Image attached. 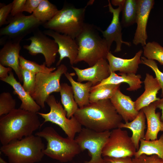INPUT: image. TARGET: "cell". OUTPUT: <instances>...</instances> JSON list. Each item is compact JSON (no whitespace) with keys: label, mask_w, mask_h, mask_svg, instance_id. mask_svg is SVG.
Returning a JSON list of instances; mask_svg holds the SVG:
<instances>
[{"label":"cell","mask_w":163,"mask_h":163,"mask_svg":"<svg viewBox=\"0 0 163 163\" xmlns=\"http://www.w3.org/2000/svg\"><path fill=\"white\" fill-rule=\"evenodd\" d=\"M74 116L82 126L99 132L118 128L123 120L110 99L78 108Z\"/></svg>","instance_id":"cell-1"},{"label":"cell","mask_w":163,"mask_h":163,"mask_svg":"<svg viewBox=\"0 0 163 163\" xmlns=\"http://www.w3.org/2000/svg\"><path fill=\"white\" fill-rule=\"evenodd\" d=\"M37 113L19 108L1 117L0 141L2 145L33 135L41 127Z\"/></svg>","instance_id":"cell-2"},{"label":"cell","mask_w":163,"mask_h":163,"mask_svg":"<svg viewBox=\"0 0 163 163\" xmlns=\"http://www.w3.org/2000/svg\"><path fill=\"white\" fill-rule=\"evenodd\" d=\"M99 29L93 24L85 23L75 39L78 52L75 64L83 61L91 67L101 59H107L110 50L105 39L99 35Z\"/></svg>","instance_id":"cell-3"},{"label":"cell","mask_w":163,"mask_h":163,"mask_svg":"<svg viewBox=\"0 0 163 163\" xmlns=\"http://www.w3.org/2000/svg\"><path fill=\"white\" fill-rule=\"evenodd\" d=\"M45 149L41 138L32 135L2 145L0 150L9 163H35L41 161Z\"/></svg>","instance_id":"cell-4"},{"label":"cell","mask_w":163,"mask_h":163,"mask_svg":"<svg viewBox=\"0 0 163 163\" xmlns=\"http://www.w3.org/2000/svg\"><path fill=\"white\" fill-rule=\"evenodd\" d=\"M35 135L45 139L46 148L43 151L45 155L62 163L71 161L82 151L75 139L64 138L51 126L44 128Z\"/></svg>","instance_id":"cell-5"},{"label":"cell","mask_w":163,"mask_h":163,"mask_svg":"<svg viewBox=\"0 0 163 163\" xmlns=\"http://www.w3.org/2000/svg\"><path fill=\"white\" fill-rule=\"evenodd\" d=\"M86 7L76 8L66 4L49 21L43 23L44 28L68 35L75 39L82 30L85 23Z\"/></svg>","instance_id":"cell-6"},{"label":"cell","mask_w":163,"mask_h":163,"mask_svg":"<svg viewBox=\"0 0 163 163\" xmlns=\"http://www.w3.org/2000/svg\"><path fill=\"white\" fill-rule=\"evenodd\" d=\"M46 103L50 107V111L47 113H37L44 119L41 127L46 122H51L59 126L68 137L75 139L76 134L81 131L82 126L74 116L70 119L67 117L66 111L54 95H50L46 99Z\"/></svg>","instance_id":"cell-7"},{"label":"cell","mask_w":163,"mask_h":163,"mask_svg":"<svg viewBox=\"0 0 163 163\" xmlns=\"http://www.w3.org/2000/svg\"><path fill=\"white\" fill-rule=\"evenodd\" d=\"M67 69L66 66L61 64L50 73L36 74L34 90L31 96L41 108H45L46 100L51 93L60 92L61 77L67 72Z\"/></svg>","instance_id":"cell-8"},{"label":"cell","mask_w":163,"mask_h":163,"mask_svg":"<svg viewBox=\"0 0 163 163\" xmlns=\"http://www.w3.org/2000/svg\"><path fill=\"white\" fill-rule=\"evenodd\" d=\"M110 133V131L99 132L85 127L82 128L75 139L81 151L88 150L90 155V160L84 163H104L102 150Z\"/></svg>","instance_id":"cell-9"},{"label":"cell","mask_w":163,"mask_h":163,"mask_svg":"<svg viewBox=\"0 0 163 163\" xmlns=\"http://www.w3.org/2000/svg\"><path fill=\"white\" fill-rule=\"evenodd\" d=\"M136 149L128 132L120 128L110 131L102 150V157L116 158L134 156Z\"/></svg>","instance_id":"cell-10"},{"label":"cell","mask_w":163,"mask_h":163,"mask_svg":"<svg viewBox=\"0 0 163 163\" xmlns=\"http://www.w3.org/2000/svg\"><path fill=\"white\" fill-rule=\"evenodd\" d=\"M8 22V25L0 29V36L20 41L27 35L37 30L43 24L32 14L26 16L22 13L12 17Z\"/></svg>","instance_id":"cell-11"},{"label":"cell","mask_w":163,"mask_h":163,"mask_svg":"<svg viewBox=\"0 0 163 163\" xmlns=\"http://www.w3.org/2000/svg\"><path fill=\"white\" fill-rule=\"evenodd\" d=\"M27 40H30L31 43L29 45H24V48L32 56L42 54L46 66L51 67L56 61V54L58 52V46L55 40L39 30L35 31L33 35Z\"/></svg>","instance_id":"cell-12"},{"label":"cell","mask_w":163,"mask_h":163,"mask_svg":"<svg viewBox=\"0 0 163 163\" xmlns=\"http://www.w3.org/2000/svg\"><path fill=\"white\" fill-rule=\"evenodd\" d=\"M109 11L112 14L113 17L110 24L104 31L100 28V31L102 33L103 38L106 41L109 49L110 50L113 41L116 43V48L114 52H118L121 50V46L123 43L129 46L130 43L124 41L122 39V26L119 20L120 13L122 11V6L117 8H114L110 0H108Z\"/></svg>","instance_id":"cell-13"},{"label":"cell","mask_w":163,"mask_h":163,"mask_svg":"<svg viewBox=\"0 0 163 163\" xmlns=\"http://www.w3.org/2000/svg\"><path fill=\"white\" fill-rule=\"evenodd\" d=\"M43 32L52 37L58 45L59 58L56 66H59L62 60L66 57L69 58L71 65L75 64L78 52V46L75 39L51 30L47 29Z\"/></svg>","instance_id":"cell-14"},{"label":"cell","mask_w":163,"mask_h":163,"mask_svg":"<svg viewBox=\"0 0 163 163\" xmlns=\"http://www.w3.org/2000/svg\"><path fill=\"white\" fill-rule=\"evenodd\" d=\"M137 13L136 19L137 27L133 42L137 45L144 46L146 44L148 38L146 27L148 21L155 2L153 0H137Z\"/></svg>","instance_id":"cell-15"},{"label":"cell","mask_w":163,"mask_h":163,"mask_svg":"<svg viewBox=\"0 0 163 163\" xmlns=\"http://www.w3.org/2000/svg\"><path fill=\"white\" fill-rule=\"evenodd\" d=\"M77 76V81L91 82L94 86L108 77L110 74L109 64L106 59L99 60L93 66L81 69L72 66Z\"/></svg>","instance_id":"cell-16"},{"label":"cell","mask_w":163,"mask_h":163,"mask_svg":"<svg viewBox=\"0 0 163 163\" xmlns=\"http://www.w3.org/2000/svg\"><path fill=\"white\" fill-rule=\"evenodd\" d=\"M20 41L9 40L0 50V64L11 68L21 82L23 81L19 62V53L21 46Z\"/></svg>","instance_id":"cell-17"},{"label":"cell","mask_w":163,"mask_h":163,"mask_svg":"<svg viewBox=\"0 0 163 163\" xmlns=\"http://www.w3.org/2000/svg\"><path fill=\"white\" fill-rule=\"evenodd\" d=\"M143 51L140 50L132 58L124 59L114 56L110 52L107 57L110 73L119 71L125 74H136L139 65L142 63L141 56Z\"/></svg>","instance_id":"cell-18"},{"label":"cell","mask_w":163,"mask_h":163,"mask_svg":"<svg viewBox=\"0 0 163 163\" xmlns=\"http://www.w3.org/2000/svg\"><path fill=\"white\" fill-rule=\"evenodd\" d=\"M117 112L125 123L133 120L138 115L135 102L129 96L123 94L119 88L110 99Z\"/></svg>","instance_id":"cell-19"},{"label":"cell","mask_w":163,"mask_h":163,"mask_svg":"<svg viewBox=\"0 0 163 163\" xmlns=\"http://www.w3.org/2000/svg\"><path fill=\"white\" fill-rule=\"evenodd\" d=\"M144 82L145 91L134 101L135 108L138 111L160 99L157 97L158 91L161 89L157 79L147 73Z\"/></svg>","instance_id":"cell-20"},{"label":"cell","mask_w":163,"mask_h":163,"mask_svg":"<svg viewBox=\"0 0 163 163\" xmlns=\"http://www.w3.org/2000/svg\"><path fill=\"white\" fill-rule=\"evenodd\" d=\"M9 74L7 78L0 80L12 87L13 94H16L21 101L20 108L32 112H38L41 107L37 103L30 94L24 89L20 82L15 78L13 72L11 71Z\"/></svg>","instance_id":"cell-21"},{"label":"cell","mask_w":163,"mask_h":163,"mask_svg":"<svg viewBox=\"0 0 163 163\" xmlns=\"http://www.w3.org/2000/svg\"><path fill=\"white\" fill-rule=\"evenodd\" d=\"M155 102L142 108L147 122V129L144 139L147 141L157 139L159 132H163V121L161 119V113L156 112Z\"/></svg>","instance_id":"cell-22"},{"label":"cell","mask_w":163,"mask_h":163,"mask_svg":"<svg viewBox=\"0 0 163 163\" xmlns=\"http://www.w3.org/2000/svg\"><path fill=\"white\" fill-rule=\"evenodd\" d=\"M141 76L140 75L135 74H125L119 73L117 74L114 72H111L109 76L102 80L96 85L92 86L90 90L101 86L107 84H119L122 83H126L129 85L126 90L129 91H135L140 88L141 84L143 82L141 80Z\"/></svg>","instance_id":"cell-23"},{"label":"cell","mask_w":163,"mask_h":163,"mask_svg":"<svg viewBox=\"0 0 163 163\" xmlns=\"http://www.w3.org/2000/svg\"><path fill=\"white\" fill-rule=\"evenodd\" d=\"M145 120V114L141 110L133 120L125 123L122 122L118 127L121 129L128 128L131 130L132 132L131 139L137 150L139 147L140 139H144L145 136V129L146 128Z\"/></svg>","instance_id":"cell-24"},{"label":"cell","mask_w":163,"mask_h":163,"mask_svg":"<svg viewBox=\"0 0 163 163\" xmlns=\"http://www.w3.org/2000/svg\"><path fill=\"white\" fill-rule=\"evenodd\" d=\"M74 74L67 72L64 75L71 85L75 100L80 108L90 103V91L93 84L90 82L82 83L75 81L72 78Z\"/></svg>","instance_id":"cell-25"},{"label":"cell","mask_w":163,"mask_h":163,"mask_svg":"<svg viewBox=\"0 0 163 163\" xmlns=\"http://www.w3.org/2000/svg\"><path fill=\"white\" fill-rule=\"evenodd\" d=\"M59 92L62 104L66 112L67 117L70 119L74 116L78 108L74 98L72 87L67 83H61Z\"/></svg>","instance_id":"cell-26"},{"label":"cell","mask_w":163,"mask_h":163,"mask_svg":"<svg viewBox=\"0 0 163 163\" xmlns=\"http://www.w3.org/2000/svg\"><path fill=\"white\" fill-rule=\"evenodd\" d=\"M139 147L134 157H138L142 154L147 155H156L163 159V133L158 139L147 141L142 139Z\"/></svg>","instance_id":"cell-27"},{"label":"cell","mask_w":163,"mask_h":163,"mask_svg":"<svg viewBox=\"0 0 163 163\" xmlns=\"http://www.w3.org/2000/svg\"><path fill=\"white\" fill-rule=\"evenodd\" d=\"M58 11L57 7L48 0H42L32 14L43 24L52 19Z\"/></svg>","instance_id":"cell-28"},{"label":"cell","mask_w":163,"mask_h":163,"mask_svg":"<svg viewBox=\"0 0 163 163\" xmlns=\"http://www.w3.org/2000/svg\"><path fill=\"white\" fill-rule=\"evenodd\" d=\"M120 85L107 84L90 90V103L110 99L116 91L120 88Z\"/></svg>","instance_id":"cell-29"},{"label":"cell","mask_w":163,"mask_h":163,"mask_svg":"<svg viewBox=\"0 0 163 163\" xmlns=\"http://www.w3.org/2000/svg\"><path fill=\"white\" fill-rule=\"evenodd\" d=\"M137 9V0H125L122 10V26L127 27L136 23Z\"/></svg>","instance_id":"cell-30"},{"label":"cell","mask_w":163,"mask_h":163,"mask_svg":"<svg viewBox=\"0 0 163 163\" xmlns=\"http://www.w3.org/2000/svg\"><path fill=\"white\" fill-rule=\"evenodd\" d=\"M144 57L148 59L157 60L163 65V47L158 43L149 42L143 46Z\"/></svg>","instance_id":"cell-31"},{"label":"cell","mask_w":163,"mask_h":163,"mask_svg":"<svg viewBox=\"0 0 163 163\" xmlns=\"http://www.w3.org/2000/svg\"><path fill=\"white\" fill-rule=\"evenodd\" d=\"M19 59L21 68L36 74L39 73H50L56 69L55 67H48L45 62L39 65L35 62L27 60L21 56Z\"/></svg>","instance_id":"cell-32"},{"label":"cell","mask_w":163,"mask_h":163,"mask_svg":"<svg viewBox=\"0 0 163 163\" xmlns=\"http://www.w3.org/2000/svg\"><path fill=\"white\" fill-rule=\"evenodd\" d=\"M16 101L8 92L0 94V116L7 114L15 109Z\"/></svg>","instance_id":"cell-33"},{"label":"cell","mask_w":163,"mask_h":163,"mask_svg":"<svg viewBox=\"0 0 163 163\" xmlns=\"http://www.w3.org/2000/svg\"><path fill=\"white\" fill-rule=\"evenodd\" d=\"M21 70L23 79V87L31 95L34 90L36 74L21 67Z\"/></svg>","instance_id":"cell-34"},{"label":"cell","mask_w":163,"mask_h":163,"mask_svg":"<svg viewBox=\"0 0 163 163\" xmlns=\"http://www.w3.org/2000/svg\"><path fill=\"white\" fill-rule=\"evenodd\" d=\"M142 63L148 66L153 71L155 75V78L159 82L161 90V94L163 93V73L158 69L157 64L154 60L148 59L144 56L141 57Z\"/></svg>","instance_id":"cell-35"},{"label":"cell","mask_w":163,"mask_h":163,"mask_svg":"<svg viewBox=\"0 0 163 163\" xmlns=\"http://www.w3.org/2000/svg\"><path fill=\"white\" fill-rule=\"evenodd\" d=\"M133 163H163V159L156 155L142 154L132 158Z\"/></svg>","instance_id":"cell-36"},{"label":"cell","mask_w":163,"mask_h":163,"mask_svg":"<svg viewBox=\"0 0 163 163\" xmlns=\"http://www.w3.org/2000/svg\"><path fill=\"white\" fill-rule=\"evenodd\" d=\"M12 6V3L3 5L0 8V27L9 23L7 20L11 13Z\"/></svg>","instance_id":"cell-37"},{"label":"cell","mask_w":163,"mask_h":163,"mask_svg":"<svg viewBox=\"0 0 163 163\" xmlns=\"http://www.w3.org/2000/svg\"><path fill=\"white\" fill-rule=\"evenodd\" d=\"M26 0H14L12 2V6L11 15L14 17L24 11Z\"/></svg>","instance_id":"cell-38"},{"label":"cell","mask_w":163,"mask_h":163,"mask_svg":"<svg viewBox=\"0 0 163 163\" xmlns=\"http://www.w3.org/2000/svg\"><path fill=\"white\" fill-rule=\"evenodd\" d=\"M104 163H133L132 158L129 157L116 158L104 157Z\"/></svg>","instance_id":"cell-39"},{"label":"cell","mask_w":163,"mask_h":163,"mask_svg":"<svg viewBox=\"0 0 163 163\" xmlns=\"http://www.w3.org/2000/svg\"><path fill=\"white\" fill-rule=\"evenodd\" d=\"M42 0H26L24 11L33 13L37 8Z\"/></svg>","instance_id":"cell-40"},{"label":"cell","mask_w":163,"mask_h":163,"mask_svg":"<svg viewBox=\"0 0 163 163\" xmlns=\"http://www.w3.org/2000/svg\"><path fill=\"white\" fill-rule=\"evenodd\" d=\"M12 69L10 67H5L0 64V79L7 78L9 75L8 73L11 71Z\"/></svg>","instance_id":"cell-41"},{"label":"cell","mask_w":163,"mask_h":163,"mask_svg":"<svg viewBox=\"0 0 163 163\" xmlns=\"http://www.w3.org/2000/svg\"><path fill=\"white\" fill-rule=\"evenodd\" d=\"M161 96L162 97L161 98H160L159 100L155 102L157 108H158L161 110V119L163 121V93L161 94Z\"/></svg>","instance_id":"cell-42"},{"label":"cell","mask_w":163,"mask_h":163,"mask_svg":"<svg viewBox=\"0 0 163 163\" xmlns=\"http://www.w3.org/2000/svg\"><path fill=\"white\" fill-rule=\"evenodd\" d=\"M125 0H112L111 1V4L115 6H123Z\"/></svg>","instance_id":"cell-43"},{"label":"cell","mask_w":163,"mask_h":163,"mask_svg":"<svg viewBox=\"0 0 163 163\" xmlns=\"http://www.w3.org/2000/svg\"><path fill=\"white\" fill-rule=\"evenodd\" d=\"M0 163H8L1 157H0Z\"/></svg>","instance_id":"cell-44"}]
</instances>
